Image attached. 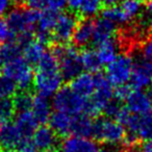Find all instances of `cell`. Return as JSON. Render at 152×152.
<instances>
[{
  "label": "cell",
  "mask_w": 152,
  "mask_h": 152,
  "mask_svg": "<svg viewBox=\"0 0 152 152\" xmlns=\"http://www.w3.org/2000/svg\"><path fill=\"white\" fill-rule=\"evenodd\" d=\"M52 52L59 63V72L66 80H73L81 74L83 69L80 54L77 49L71 45L56 44L52 48Z\"/></svg>",
  "instance_id": "6da1fadb"
},
{
  "label": "cell",
  "mask_w": 152,
  "mask_h": 152,
  "mask_svg": "<svg viewBox=\"0 0 152 152\" xmlns=\"http://www.w3.org/2000/svg\"><path fill=\"white\" fill-rule=\"evenodd\" d=\"M89 99L77 95L70 87H64L53 96L52 106L55 112L71 116L86 115Z\"/></svg>",
  "instance_id": "7a4b0ae2"
},
{
  "label": "cell",
  "mask_w": 152,
  "mask_h": 152,
  "mask_svg": "<svg viewBox=\"0 0 152 152\" xmlns=\"http://www.w3.org/2000/svg\"><path fill=\"white\" fill-rule=\"evenodd\" d=\"M93 137L101 143L116 146L124 142L126 137L125 127L114 119H98L94 122Z\"/></svg>",
  "instance_id": "3957f363"
},
{
  "label": "cell",
  "mask_w": 152,
  "mask_h": 152,
  "mask_svg": "<svg viewBox=\"0 0 152 152\" xmlns=\"http://www.w3.org/2000/svg\"><path fill=\"white\" fill-rule=\"evenodd\" d=\"M96 75V89L93 96L89 99L86 115L89 117H96L103 112L106 104L114 98L113 85L102 74Z\"/></svg>",
  "instance_id": "277c9868"
},
{
  "label": "cell",
  "mask_w": 152,
  "mask_h": 152,
  "mask_svg": "<svg viewBox=\"0 0 152 152\" xmlns=\"http://www.w3.org/2000/svg\"><path fill=\"white\" fill-rule=\"evenodd\" d=\"M132 69V57L127 53H121L106 66V78L115 87H122L130 81Z\"/></svg>",
  "instance_id": "5b68a950"
},
{
  "label": "cell",
  "mask_w": 152,
  "mask_h": 152,
  "mask_svg": "<svg viewBox=\"0 0 152 152\" xmlns=\"http://www.w3.org/2000/svg\"><path fill=\"white\" fill-rule=\"evenodd\" d=\"M2 71L4 75L15 81L21 91H28V89L34 86V75L31 65H29L23 57H19L4 65Z\"/></svg>",
  "instance_id": "8992f818"
},
{
  "label": "cell",
  "mask_w": 152,
  "mask_h": 152,
  "mask_svg": "<svg viewBox=\"0 0 152 152\" xmlns=\"http://www.w3.org/2000/svg\"><path fill=\"white\" fill-rule=\"evenodd\" d=\"M63 79L59 71H38L34 78V88L39 95L48 98L61 89Z\"/></svg>",
  "instance_id": "52a82bcc"
},
{
  "label": "cell",
  "mask_w": 152,
  "mask_h": 152,
  "mask_svg": "<svg viewBox=\"0 0 152 152\" xmlns=\"http://www.w3.org/2000/svg\"><path fill=\"white\" fill-rule=\"evenodd\" d=\"M78 23V16L74 12L58 15L54 30L52 32V40H54L58 45H67L73 39Z\"/></svg>",
  "instance_id": "ba28073f"
},
{
  "label": "cell",
  "mask_w": 152,
  "mask_h": 152,
  "mask_svg": "<svg viewBox=\"0 0 152 152\" xmlns=\"http://www.w3.org/2000/svg\"><path fill=\"white\" fill-rule=\"evenodd\" d=\"M132 59L133 69L129 86L132 90L142 91L152 83V63L146 61L140 52Z\"/></svg>",
  "instance_id": "9c48e42d"
},
{
  "label": "cell",
  "mask_w": 152,
  "mask_h": 152,
  "mask_svg": "<svg viewBox=\"0 0 152 152\" xmlns=\"http://www.w3.org/2000/svg\"><path fill=\"white\" fill-rule=\"evenodd\" d=\"M27 139L24 137L20 129L15 122H5L0 128V150L10 151L16 148L19 149L24 141Z\"/></svg>",
  "instance_id": "30bf717a"
},
{
  "label": "cell",
  "mask_w": 152,
  "mask_h": 152,
  "mask_svg": "<svg viewBox=\"0 0 152 152\" xmlns=\"http://www.w3.org/2000/svg\"><path fill=\"white\" fill-rule=\"evenodd\" d=\"M56 13L52 11H47L41 13L38 25H37V40H39L43 44H48L52 40V32L54 30L55 24L57 21Z\"/></svg>",
  "instance_id": "8fae6325"
},
{
  "label": "cell",
  "mask_w": 152,
  "mask_h": 152,
  "mask_svg": "<svg viewBox=\"0 0 152 152\" xmlns=\"http://www.w3.org/2000/svg\"><path fill=\"white\" fill-rule=\"evenodd\" d=\"M100 149L94 141L86 137H69L61 143L55 152H99Z\"/></svg>",
  "instance_id": "7c38bea8"
},
{
  "label": "cell",
  "mask_w": 152,
  "mask_h": 152,
  "mask_svg": "<svg viewBox=\"0 0 152 152\" xmlns=\"http://www.w3.org/2000/svg\"><path fill=\"white\" fill-rule=\"evenodd\" d=\"M34 147L39 151H52L57 145V134L51 127H39L31 139Z\"/></svg>",
  "instance_id": "4fadbf2b"
},
{
  "label": "cell",
  "mask_w": 152,
  "mask_h": 152,
  "mask_svg": "<svg viewBox=\"0 0 152 152\" xmlns=\"http://www.w3.org/2000/svg\"><path fill=\"white\" fill-rule=\"evenodd\" d=\"M70 88L77 95L90 99L93 96L96 89V75L92 73H81L71 81Z\"/></svg>",
  "instance_id": "5bb4252c"
},
{
  "label": "cell",
  "mask_w": 152,
  "mask_h": 152,
  "mask_svg": "<svg viewBox=\"0 0 152 152\" xmlns=\"http://www.w3.org/2000/svg\"><path fill=\"white\" fill-rule=\"evenodd\" d=\"M94 30L95 21L91 19H83L79 21L72 39L74 45L76 47H86L90 43H93Z\"/></svg>",
  "instance_id": "9a60e30c"
},
{
  "label": "cell",
  "mask_w": 152,
  "mask_h": 152,
  "mask_svg": "<svg viewBox=\"0 0 152 152\" xmlns=\"http://www.w3.org/2000/svg\"><path fill=\"white\" fill-rule=\"evenodd\" d=\"M117 24L110 20L101 17L95 21V30H94L93 44L99 46L100 44L114 38L117 29Z\"/></svg>",
  "instance_id": "2e32d148"
},
{
  "label": "cell",
  "mask_w": 152,
  "mask_h": 152,
  "mask_svg": "<svg viewBox=\"0 0 152 152\" xmlns=\"http://www.w3.org/2000/svg\"><path fill=\"white\" fill-rule=\"evenodd\" d=\"M126 107L133 114L145 115L150 113L152 110V105L148 99L147 95L142 91L133 90L129 95V97L126 99Z\"/></svg>",
  "instance_id": "e0dca14e"
},
{
  "label": "cell",
  "mask_w": 152,
  "mask_h": 152,
  "mask_svg": "<svg viewBox=\"0 0 152 152\" xmlns=\"http://www.w3.org/2000/svg\"><path fill=\"white\" fill-rule=\"evenodd\" d=\"M94 122L92 119L87 115H78L73 116L71 126V134L73 137H86L89 139L90 137H93L94 131Z\"/></svg>",
  "instance_id": "ac0fdd59"
},
{
  "label": "cell",
  "mask_w": 152,
  "mask_h": 152,
  "mask_svg": "<svg viewBox=\"0 0 152 152\" xmlns=\"http://www.w3.org/2000/svg\"><path fill=\"white\" fill-rule=\"evenodd\" d=\"M15 123L22 132V134L24 135V137L27 140H30V137L34 135V133L38 129L39 124L31 110L18 113L16 116Z\"/></svg>",
  "instance_id": "d6986e66"
},
{
  "label": "cell",
  "mask_w": 152,
  "mask_h": 152,
  "mask_svg": "<svg viewBox=\"0 0 152 152\" xmlns=\"http://www.w3.org/2000/svg\"><path fill=\"white\" fill-rule=\"evenodd\" d=\"M72 121H73V116L71 115L61 112H54L49 122H50V127L57 135L67 137L71 134Z\"/></svg>",
  "instance_id": "ffe728a7"
},
{
  "label": "cell",
  "mask_w": 152,
  "mask_h": 152,
  "mask_svg": "<svg viewBox=\"0 0 152 152\" xmlns=\"http://www.w3.org/2000/svg\"><path fill=\"white\" fill-rule=\"evenodd\" d=\"M31 112L36 117L37 121L41 124H45L50 120L52 113H51V104L48 98L38 95L34 98Z\"/></svg>",
  "instance_id": "44dd1931"
},
{
  "label": "cell",
  "mask_w": 152,
  "mask_h": 152,
  "mask_svg": "<svg viewBox=\"0 0 152 152\" xmlns=\"http://www.w3.org/2000/svg\"><path fill=\"white\" fill-rule=\"evenodd\" d=\"M45 52V44L39 40H31L23 46V58L29 65H38Z\"/></svg>",
  "instance_id": "7402d4cb"
},
{
  "label": "cell",
  "mask_w": 152,
  "mask_h": 152,
  "mask_svg": "<svg viewBox=\"0 0 152 152\" xmlns=\"http://www.w3.org/2000/svg\"><path fill=\"white\" fill-rule=\"evenodd\" d=\"M97 47V54L102 65H108L118 56L117 51L119 47V41H117L116 39H110Z\"/></svg>",
  "instance_id": "603a6c76"
},
{
  "label": "cell",
  "mask_w": 152,
  "mask_h": 152,
  "mask_svg": "<svg viewBox=\"0 0 152 152\" xmlns=\"http://www.w3.org/2000/svg\"><path fill=\"white\" fill-rule=\"evenodd\" d=\"M23 46L19 42H9L0 47V65H7L21 57Z\"/></svg>",
  "instance_id": "cb8c5ba5"
},
{
  "label": "cell",
  "mask_w": 152,
  "mask_h": 152,
  "mask_svg": "<svg viewBox=\"0 0 152 152\" xmlns=\"http://www.w3.org/2000/svg\"><path fill=\"white\" fill-rule=\"evenodd\" d=\"M135 135L141 141H152V112L139 116Z\"/></svg>",
  "instance_id": "d4e9b609"
},
{
  "label": "cell",
  "mask_w": 152,
  "mask_h": 152,
  "mask_svg": "<svg viewBox=\"0 0 152 152\" xmlns=\"http://www.w3.org/2000/svg\"><path fill=\"white\" fill-rule=\"evenodd\" d=\"M80 58L83 69L87 70L89 73H97L102 66L98 57L97 51L93 49H83L80 54Z\"/></svg>",
  "instance_id": "484cf974"
},
{
  "label": "cell",
  "mask_w": 152,
  "mask_h": 152,
  "mask_svg": "<svg viewBox=\"0 0 152 152\" xmlns=\"http://www.w3.org/2000/svg\"><path fill=\"white\" fill-rule=\"evenodd\" d=\"M34 98L32 95L28 91H21L20 93H16L14 96V105H15L16 112L21 113L25 110H30L34 103Z\"/></svg>",
  "instance_id": "4316f807"
},
{
  "label": "cell",
  "mask_w": 152,
  "mask_h": 152,
  "mask_svg": "<svg viewBox=\"0 0 152 152\" xmlns=\"http://www.w3.org/2000/svg\"><path fill=\"white\" fill-rule=\"evenodd\" d=\"M38 71H48L54 72L59 71V63L57 57L53 52H45L40 61L38 63Z\"/></svg>",
  "instance_id": "83f0119b"
},
{
  "label": "cell",
  "mask_w": 152,
  "mask_h": 152,
  "mask_svg": "<svg viewBox=\"0 0 152 152\" xmlns=\"http://www.w3.org/2000/svg\"><path fill=\"white\" fill-rule=\"evenodd\" d=\"M17 85L16 83L7 77V75H0V100L10 99L12 96L16 95Z\"/></svg>",
  "instance_id": "f1b7e54d"
},
{
  "label": "cell",
  "mask_w": 152,
  "mask_h": 152,
  "mask_svg": "<svg viewBox=\"0 0 152 152\" xmlns=\"http://www.w3.org/2000/svg\"><path fill=\"white\" fill-rule=\"evenodd\" d=\"M102 17L105 18V19L110 20V21L116 24H124L129 22V20L125 16L124 12L122 11L120 5L119 7L115 5V7H106L102 12Z\"/></svg>",
  "instance_id": "f546056e"
},
{
  "label": "cell",
  "mask_w": 152,
  "mask_h": 152,
  "mask_svg": "<svg viewBox=\"0 0 152 152\" xmlns=\"http://www.w3.org/2000/svg\"><path fill=\"white\" fill-rule=\"evenodd\" d=\"M101 5V0H83L79 9V13L86 19H91V17L99 13Z\"/></svg>",
  "instance_id": "4dcf8cb0"
},
{
  "label": "cell",
  "mask_w": 152,
  "mask_h": 152,
  "mask_svg": "<svg viewBox=\"0 0 152 152\" xmlns=\"http://www.w3.org/2000/svg\"><path fill=\"white\" fill-rule=\"evenodd\" d=\"M122 11L124 12L127 19L130 21L133 18L140 15L142 11V1L141 0H124L120 5Z\"/></svg>",
  "instance_id": "1f68e13d"
},
{
  "label": "cell",
  "mask_w": 152,
  "mask_h": 152,
  "mask_svg": "<svg viewBox=\"0 0 152 152\" xmlns=\"http://www.w3.org/2000/svg\"><path fill=\"white\" fill-rule=\"evenodd\" d=\"M16 113V108L14 105L13 100L10 99H1L0 100V117L2 118L3 122H9L13 118L14 114Z\"/></svg>",
  "instance_id": "d6a6232c"
},
{
  "label": "cell",
  "mask_w": 152,
  "mask_h": 152,
  "mask_svg": "<svg viewBox=\"0 0 152 152\" xmlns=\"http://www.w3.org/2000/svg\"><path fill=\"white\" fill-rule=\"evenodd\" d=\"M124 106L122 105V101L113 98L104 107L103 113L106 115L107 118H115V120L117 119V117L119 116V114L121 113V110H123Z\"/></svg>",
  "instance_id": "836d02e7"
},
{
  "label": "cell",
  "mask_w": 152,
  "mask_h": 152,
  "mask_svg": "<svg viewBox=\"0 0 152 152\" xmlns=\"http://www.w3.org/2000/svg\"><path fill=\"white\" fill-rule=\"evenodd\" d=\"M16 39H17V36L10 28L7 20L3 19V18H0V41L9 43L14 42Z\"/></svg>",
  "instance_id": "e575fe53"
},
{
  "label": "cell",
  "mask_w": 152,
  "mask_h": 152,
  "mask_svg": "<svg viewBox=\"0 0 152 152\" xmlns=\"http://www.w3.org/2000/svg\"><path fill=\"white\" fill-rule=\"evenodd\" d=\"M140 53L146 61L152 63V36H149L143 42L140 49Z\"/></svg>",
  "instance_id": "d590c367"
},
{
  "label": "cell",
  "mask_w": 152,
  "mask_h": 152,
  "mask_svg": "<svg viewBox=\"0 0 152 152\" xmlns=\"http://www.w3.org/2000/svg\"><path fill=\"white\" fill-rule=\"evenodd\" d=\"M132 91H133L132 88L128 85L122 86V87H118L114 93V98L117 100H119V101L126 100L127 98L129 97V95H130Z\"/></svg>",
  "instance_id": "8d00e7d4"
},
{
  "label": "cell",
  "mask_w": 152,
  "mask_h": 152,
  "mask_svg": "<svg viewBox=\"0 0 152 152\" xmlns=\"http://www.w3.org/2000/svg\"><path fill=\"white\" fill-rule=\"evenodd\" d=\"M66 5H68V0H46V10L54 13L63 11Z\"/></svg>",
  "instance_id": "74e56055"
},
{
  "label": "cell",
  "mask_w": 152,
  "mask_h": 152,
  "mask_svg": "<svg viewBox=\"0 0 152 152\" xmlns=\"http://www.w3.org/2000/svg\"><path fill=\"white\" fill-rule=\"evenodd\" d=\"M23 2L26 9L39 12L46 9V0H23Z\"/></svg>",
  "instance_id": "f35d334b"
},
{
  "label": "cell",
  "mask_w": 152,
  "mask_h": 152,
  "mask_svg": "<svg viewBox=\"0 0 152 152\" xmlns=\"http://www.w3.org/2000/svg\"><path fill=\"white\" fill-rule=\"evenodd\" d=\"M20 152H37V148L34 147L31 140H26L22 143V145L19 147Z\"/></svg>",
  "instance_id": "ab89813d"
},
{
  "label": "cell",
  "mask_w": 152,
  "mask_h": 152,
  "mask_svg": "<svg viewBox=\"0 0 152 152\" xmlns=\"http://www.w3.org/2000/svg\"><path fill=\"white\" fill-rule=\"evenodd\" d=\"M12 2V0H0V18L9 11Z\"/></svg>",
  "instance_id": "60d3db41"
},
{
  "label": "cell",
  "mask_w": 152,
  "mask_h": 152,
  "mask_svg": "<svg viewBox=\"0 0 152 152\" xmlns=\"http://www.w3.org/2000/svg\"><path fill=\"white\" fill-rule=\"evenodd\" d=\"M83 1V0H68V5H69V7L72 10V12L79 11Z\"/></svg>",
  "instance_id": "b9f144b4"
},
{
  "label": "cell",
  "mask_w": 152,
  "mask_h": 152,
  "mask_svg": "<svg viewBox=\"0 0 152 152\" xmlns=\"http://www.w3.org/2000/svg\"><path fill=\"white\" fill-rule=\"evenodd\" d=\"M141 152H152V141L145 142L141 146Z\"/></svg>",
  "instance_id": "7bdbcfd3"
},
{
  "label": "cell",
  "mask_w": 152,
  "mask_h": 152,
  "mask_svg": "<svg viewBox=\"0 0 152 152\" xmlns=\"http://www.w3.org/2000/svg\"><path fill=\"white\" fill-rule=\"evenodd\" d=\"M119 0H101L102 4L106 7H115L116 3L118 2Z\"/></svg>",
  "instance_id": "ee69618b"
},
{
  "label": "cell",
  "mask_w": 152,
  "mask_h": 152,
  "mask_svg": "<svg viewBox=\"0 0 152 152\" xmlns=\"http://www.w3.org/2000/svg\"><path fill=\"white\" fill-rule=\"evenodd\" d=\"M145 94H146V95H147L148 99H149L150 103H151V105H152V83L149 86V87L147 88V89H146Z\"/></svg>",
  "instance_id": "f6af8a7d"
},
{
  "label": "cell",
  "mask_w": 152,
  "mask_h": 152,
  "mask_svg": "<svg viewBox=\"0 0 152 152\" xmlns=\"http://www.w3.org/2000/svg\"><path fill=\"white\" fill-rule=\"evenodd\" d=\"M99 152H113L112 148H103V149H100Z\"/></svg>",
  "instance_id": "bcb514c9"
},
{
  "label": "cell",
  "mask_w": 152,
  "mask_h": 152,
  "mask_svg": "<svg viewBox=\"0 0 152 152\" xmlns=\"http://www.w3.org/2000/svg\"><path fill=\"white\" fill-rule=\"evenodd\" d=\"M147 10L152 13V1H150V2L147 3Z\"/></svg>",
  "instance_id": "7dc6e473"
},
{
  "label": "cell",
  "mask_w": 152,
  "mask_h": 152,
  "mask_svg": "<svg viewBox=\"0 0 152 152\" xmlns=\"http://www.w3.org/2000/svg\"><path fill=\"white\" fill-rule=\"evenodd\" d=\"M3 123H4V122H3L2 118H1V117H0V128H1V126H2V125H3Z\"/></svg>",
  "instance_id": "c3c4849f"
},
{
  "label": "cell",
  "mask_w": 152,
  "mask_h": 152,
  "mask_svg": "<svg viewBox=\"0 0 152 152\" xmlns=\"http://www.w3.org/2000/svg\"><path fill=\"white\" fill-rule=\"evenodd\" d=\"M13 2H20V1H22V0H12Z\"/></svg>",
  "instance_id": "681fc988"
},
{
  "label": "cell",
  "mask_w": 152,
  "mask_h": 152,
  "mask_svg": "<svg viewBox=\"0 0 152 152\" xmlns=\"http://www.w3.org/2000/svg\"><path fill=\"white\" fill-rule=\"evenodd\" d=\"M141 1H145V2H150V1H152V0H141Z\"/></svg>",
  "instance_id": "f907efd6"
},
{
  "label": "cell",
  "mask_w": 152,
  "mask_h": 152,
  "mask_svg": "<svg viewBox=\"0 0 152 152\" xmlns=\"http://www.w3.org/2000/svg\"><path fill=\"white\" fill-rule=\"evenodd\" d=\"M40 152H52V151H40Z\"/></svg>",
  "instance_id": "816d5d0a"
},
{
  "label": "cell",
  "mask_w": 152,
  "mask_h": 152,
  "mask_svg": "<svg viewBox=\"0 0 152 152\" xmlns=\"http://www.w3.org/2000/svg\"><path fill=\"white\" fill-rule=\"evenodd\" d=\"M0 152H1V150H0Z\"/></svg>",
  "instance_id": "f5cc1de1"
},
{
  "label": "cell",
  "mask_w": 152,
  "mask_h": 152,
  "mask_svg": "<svg viewBox=\"0 0 152 152\" xmlns=\"http://www.w3.org/2000/svg\"><path fill=\"white\" fill-rule=\"evenodd\" d=\"M0 47H1V45H0Z\"/></svg>",
  "instance_id": "db71d44e"
}]
</instances>
